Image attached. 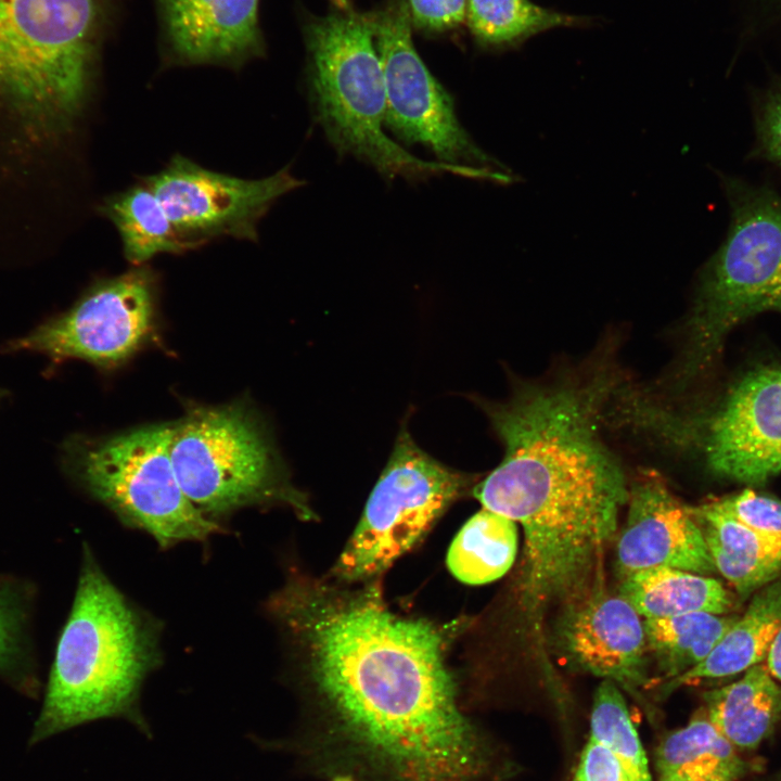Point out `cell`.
Here are the masks:
<instances>
[{
  "instance_id": "obj_1",
  "label": "cell",
  "mask_w": 781,
  "mask_h": 781,
  "mask_svg": "<svg viewBox=\"0 0 781 781\" xmlns=\"http://www.w3.org/2000/svg\"><path fill=\"white\" fill-rule=\"evenodd\" d=\"M306 682L390 781H477L485 747L458 703L443 627L390 611L373 586L291 572L267 601Z\"/></svg>"
},
{
  "instance_id": "obj_2",
  "label": "cell",
  "mask_w": 781,
  "mask_h": 781,
  "mask_svg": "<svg viewBox=\"0 0 781 781\" xmlns=\"http://www.w3.org/2000/svg\"><path fill=\"white\" fill-rule=\"evenodd\" d=\"M618 384L600 370L581 380L522 383L508 400L484 402L504 453L473 488L483 508L550 534L618 518L629 486L601 434Z\"/></svg>"
},
{
  "instance_id": "obj_3",
  "label": "cell",
  "mask_w": 781,
  "mask_h": 781,
  "mask_svg": "<svg viewBox=\"0 0 781 781\" xmlns=\"http://www.w3.org/2000/svg\"><path fill=\"white\" fill-rule=\"evenodd\" d=\"M30 743L103 718L141 722L139 696L162 663L161 625L108 578L88 546Z\"/></svg>"
},
{
  "instance_id": "obj_4",
  "label": "cell",
  "mask_w": 781,
  "mask_h": 781,
  "mask_svg": "<svg viewBox=\"0 0 781 781\" xmlns=\"http://www.w3.org/2000/svg\"><path fill=\"white\" fill-rule=\"evenodd\" d=\"M315 117L341 155H351L388 180L452 174L484 180L483 169L425 161L384 131L385 84L370 16L334 12L307 28Z\"/></svg>"
},
{
  "instance_id": "obj_5",
  "label": "cell",
  "mask_w": 781,
  "mask_h": 781,
  "mask_svg": "<svg viewBox=\"0 0 781 781\" xmlns=\"http://www.w3.org/2000/svg\"><path fill=\"white\" fill-rule=\"evenodd\" d=\"M727 191L729 232L701 273L674 387L706 369L740 322L781 310V197L735 181L727 182Z\"/></svg>"
},
{
  "instance_id": "obj_6",
  "label": "cell",
  "mask_w": 781,
  "mask_h": 781,
  "mask_svg": "<svg viewBox=\"0 0 781 781\" xmlns=\"http://www.w3.org/2000/svg\"><path fill=\"white\" fill-rule=\"evenodd\" d=\"M170 456L183 492L214 522L243 508L271 504L313 517L259 418L243 404L193 410L172 426Z\"/></svg>"
},
{
  "instance_id": "obj_7",
  "label": "cell",
  "mask_w": 781,
  "mask_h": 781,
  "mask_svg": "<svg viewBox=\"0 0 781 781\" xmlns=\"http://www.w3.org/2000/svg\"><path fill=\"white\" fill-rule=\"evenodd\" d=\"M106 0H0V93L69 118L89 88Z\"/></svg>"
},
{
  "instance_id": "obj_8",
  "label": "cell",
  "mask_w": 781,
  "mask_h": 781,
  "mask_svg": "<svg viewBox=\"0 0 781 781\" xmlns=\"http://www.w3.org/2000/svg\"><path fill=\"white\" fill-rule=\"evenodd\" d=\"M618 417L663 443H695L721 477L753 485L781 473V368L746 373L704 420L681 417L639 390L624 397Z\"/></svg>"
},
{
  "instance_id": "obj_9",
  "label": "cell",
  "mask_w": 781,
  "mask_h": 781,
  "mask_svg": "<svg viewBox=\"0 0 781 781\" xmlns=\"http://www.w3.org/2000/svg\"><path fill=\"white\" fill-rule=\"evenodd\" d=\"M172 426L148 425L88 443L76 459L80 483L128 527L162 549L223 532L183 492L170 456Z\"/></svg>"
},
{
  "instance_id": "obj_10",
  "label": "cell",
  "mask_w": 781,
  "mask_h": 781,
  "mask_svg": "<svg viewBox=\"0 0 781 781\" xmlns=\"http://www.w3.org/2000/svg\"><path fill=\"white\" fill-rule=\"evenodd\" d=\"M472 482L473 477L438 462L401 432L331 575L341 584L381 575L431 529Z\"/></svg>"
},
{
  "instance_id": "obj_11",
  "label": "cell",
  "mask_w": 781,
  "mask_h": 781,
  "mask_svg": "<svg viewBox=\"0 0 781 781\" xmlns=\"http://www.w3.org/2000/svg\"><path fill=\"white\" fill-rule=\"evenodd\" d=\"M385 84V126L407 144H422L438 162L511 172L479 149L458 120L450 94L414 49L406 1L370 16Z\"/></svg>"
},
{
  "instance_id": "obj_12",
  "label": "cell",
  "mask_w": 781,
  "mask_h": 781,
  "mask_svg": "<svg viewBox=\"0 0 781 781\" xmlns=\"http://www.w3.org/2000/svg\"><path fill=\"white\" fill-rule=\"evenodd\" d=\"M143 181L190 249L219 236L256 242L257 226L270 207L305 183L289 166L265 178L242 179L206 169L182 155H175Z\"/></svg>"
},
{
  "instance_id": "obj_13",
  "label": "cell",
  "mask_w": 781,
  "mask_h": 781,
  "mask_svg": "<svg viewBox=\"0 0 781 781\" xmlns=\"http://www.w3.org/2000/svg\"><path fill=\"white\" fill-rule=\"evenodd\" d=\"M154 309V276L148 268H137L92 287L67 312L41 324L13 347L59 360L77 358L114 366L146 341Z\"/></svg>"
},
{
  "instance_id": "obj_14",
  "label": "cell",
  "mask_w": 781,
  "mask_h": 781,
  "mask_svg": "<svg viewBox=\"0 0 781 781\" xmlns=\"http://www.w3.org/2000/svg\"><path fill=\"white\" fill-rule=\"evenodd\" d=\"M563 607L556 641L564 656L580 670L640 696L650 683L649 654L643 620L631 604L605 590L600 577Z\"/></svg>"
},
{
  "instance_id": "obj_15",
  "label": "cell",
  "mask_w": 781,
  "mask_h": 781,
  "mask_svg": "<svg viewBox=\"0 0 781 781\" xmlns=\"http://www.w3.org/2000/svg\"><path fill=\"white\" fill-rule=\"evenodd\" d=\"M628 513L616 543L619 578L654 566L715 573L702 530L690 511L654 472L629 486Z\"/></svg>"
},
{
  "instance_id": "obj_16",
  "label": "cell",
  "mask_w": 781,
  "mask_h": 781,
  "mask_svg": "<svg viewBox=\"0 0 781 781\" xmlns=\"http://www.w3.org/2000/svg\"><path fill=\"white\" fill-rule=\"evenodd\" d=\"M258 7L259 0H159L172 60L233 67L260 56Z\"/></svg>"
},
{
  "instance_id": "obj_17",
  "label": "cell",
  "mask_w": 781,
  "mask_h": 781,
  "mask_svg": "<svg viewBox=\"0 0 781 781\" xmlns=\"http://www.w3.org/2000/svg\"><path fill=\"white\" fill-rule=\"evenodd\" d=\"M716 572L743 600L781 574V538L755 529L717 500L690 508Z\"/></svg>"
},
{
  "instance_id": "obj_18",
  "label": "cell",
  "mask_w": 781,
  "mask_h": 781,
  "mask_svg": "<svg viewBox=\"0 0 781 781\" xmlns=\"http://www.w3.org/2000/svg\"><path fill=\"white\" fill-rule=\"evenodd\" d=\"M781 626V577L756 591L742 616L699 665L662 686L667 695L680 686L734 676L764 663Z\"/></svg>"
},
{
  "instance_id": "obj_19",
  "label": "cell",
  "mask_w": 781,
  "mask_h": 781,
  "mask_svg": "<svg viewBox=\"0 0 781 781\" xmlns=\"http://www.w3.org/2000/svg\"><path fill=\"white\" fill-rule=\"evenodd\" d=\"M703 697L707 718L738 751L758 747L781 718V687L764 663Z\"/></svg>"
},
{
  "instance_id": "obj_20",
  "label": "cell",
  "mask_w": 781,
  "mask_h": 781,
  "mask_svg": "<svg viewBox=\"0 0 781 781\" xmlns=\"http://www.w3.org/2000/svg\"><path fill=\"white\" fill-rule=\"evenodd\" d=\"M617 593L643 618L691 613L727 615L734 597L717 579L679 568L654 566L620 579Z\"/></svg>"
},
{
  "instance_id": "obj_21",
  "label": "cell",
  "mask_w": 781,
  "mask_h": 781,
  "mask_svg": "<svg viewBox=\"0 0 781 781\" xmlns=\"http://www.w3.org/2000/svg\"><path fill=\"white\" fill-rule=\"evenodd\" d=\"M655 767L658 781H738L751 770L707 716L668 733L656 748Z\"/></svg>"
},
{
  "instance_id": "obj_22",
  "label": "cell",
  "mask_w": 781,
  "mask_h": 781,
  "mask_svg": "<svg viewBox=\"0 0 781 781\" xmlns=\"http://www.w3.org/2000/svg\"><path fill=\"white\" fill-rule=\"evenodd\" d=\"M119 234L127 260L142 266L159 254L189 251L152 188L143 180L107 197L100 207Z\"/></svg>"
},
{
  "instance_id": "obj_23",
  "label": "cell",
  "mask_w": 781,
  "mask_h": 781,
  "mask_svg": "<svg viewBox=\"0 0 781 781\" xmlns=\"http://www.w3.org/2000/svg\"><path fill=\"white\" fill-rule=\"evenodd\" d=\"M517 546L516 523L483 508L466 521L452 540L447 566L464 584H488L511 568Z\"/></svg>"
},
{
  "instance_id": "obj_24",
  "label": "cell",
  "mask_w": 781,
  "mask_h": 781,
  "mask_svg": "<svg viewBox=\"0 0 781 781\" xmlns=\"http://www.w3.org/2000/svg\"><path fill=\"white\" fill-rule=\"evenodd\" d=\"M738 617L691 613L665 618H644L649 657L666 681L703 662Z\"/></svg>"
},
{
  "instance_id": "obj_25",
  "label": "cell",
  "mask_w": 781,
  "mask_h": 781,
  "mask_svg": "<svg viewBox=\"0 0 781 781\" xmlns=\"http://www.w3.org/2000/svg\"><path fill=\"white\" fill-rule=\"evenodd\" d=\"M590 739L616 757L629 781H653L620 688L607 679L600 682L593 695Z\"/></svg>"
},
{
  "instance_id": "obj_26",
  "label": "cell",
  "mask_w": 781,
  "mask_h": 781,
  "mask_svg": "<svg viewBox=\"0 0 781 781\" xmlns=\"http://www.w3.org/2000/svg\"><path fill=\"white\" fill-rule=\"evenodd\" d=\"M466 17L473 34L494 44L573 22L529 0H468Z\"/></svg>"
},
{
  "instance_id": "obj_27",
  "label": "cell",
  "mask_w": 781,
  "mask_h": 781,
  "mask_svg": "<svg viewBox=\"0 0 781 781\" xmlns=\"http://www.w3.org/2000/svg\"><path fill=\"white\" fill-rule=\"evenodd\" d=\"M27 618L23 591L15 582L0 579V676L16 683L25 677Z\"/></svg>"
},
{
  "instance_id": "obj_28",
  "label": "cell",
  "mask_w": 781,
  "mask_h": 781,
  "mask_svg": "<svg viewBox=\"0 0 781 781\" xmlns=\"http://www.w3.org/2000/svg\"><path fill=\"white\" fill-rule=\"evenodd\" d=\"M717 501L744 524L781 538V500L753 489H744Z\"/></svg>"
},
{
  "instance_id": "obj_29",
  "label": "cell",
  "mask_w": 781,
  "mask_h": 781,
  "mask_svg": "<svg viewBox=\"0 0 781 781\" xmlns=\"http://www.w3.org/2000/svg\"><path fill=\"white\" fill-rule=\"evenodd\" d=\"M411 20L419 27L445 30L466 17L468 0H409Z\"/></svg>"
},
{
  "instance_id": "obj_30",
  "label": "cell",
  "mask_w": 781,
  "mask_h": 781,
  "mask_svg": "<svg viewBox=\"0 0 781 781\" xmlns=\"http://www.w3.org/2000/svg\"><path fill=\"white\" fill-rule=\"evenodd\" d=\"M573 781H629L616 757L603 745L589 739Z\"/></svg>"
},
{
  "instance_id": "obj_31",
  "label": "cell",
  "mask_w": 781,
  "mask_h": 781,
  "mask_svg": "<svg viewBox=\"0 0 781 781\" xmlns=\"http://www.w3.org/2000/svg\"><path fill=\"white\" fill-rule=\"evenodd\" d=\"M757 126L765 153L781 166V90L766 100Z\"/></svg>"
},
{
  "instance_id": "obj_32",
  "label": "cell",
  "mask_w": 781,
  "mask_h": 781,
  "mask_svg": "<svg viewBox=\"0 0 781 781\" xmlns=\"http://www.w3.org/2000/svg\"><path fill=\"white\" fill-rule=\"evenodd\" d=\"M765 665L770 675L781 683V626L769 646Z\"/></svg>"
},
{
  "instance_id": "obj_33",
  "label": "cell",
  "mask_w": 781,
  "mask_h": 781,
  "mask_svg": "<svg viewBox=\"0 0 781 781\" xmlns=\"http://www.w3.org/2000/svg\"><path fill=\"white\" fill-rule=\"evenodd\" d=\"M333 781H355L350 776H337Z\"/></svg>"
},
{
  "instance_id": "obj_34",
  "label": "cell",
  "mask_w": 781,
  "mask_h": 781,
  "mask_svg": "<svg viewBox=\"0 0 781 781\" xmlns=\"http://www.w3.org/2000/svg\"><path fill=\"white\" fill-rule=\"evenodd\" d=\"M776 781H781V774L779 776V778Z\"/></svg>"
}]
</instances>
